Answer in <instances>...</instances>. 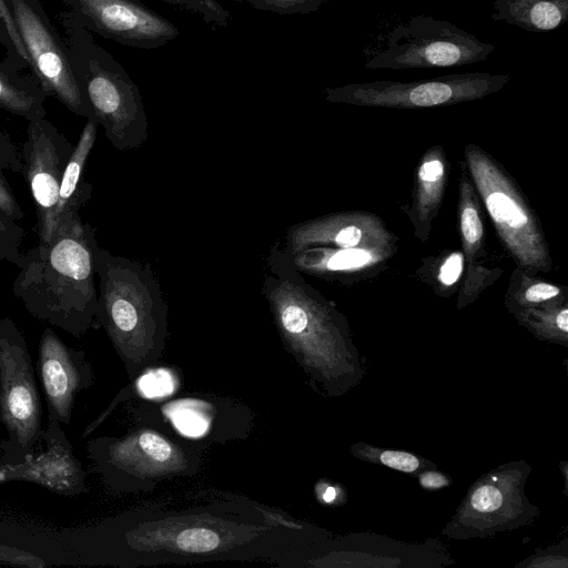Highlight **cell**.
<instances>
[{
	"label": "cell",
	"instance_id": "6da1fadb",
	"mask_svg": "<svg viewBox=\"0 0 568 568\" xmlns=\"http://www.w3.org/2000/svg\"><path fill=\"white\" fill-rule=\"evenodd\" d=\"M262 294L288 351L325 396H342L366 375L346 316L273 247Z\"/></svg>",
	"mask_w": 568,
	"mask_h": 568
},
{
	"label": "cell",
	"instance_id": "7a4b0ae2",
	"mask_svg": "<svg viewBox=\"0 0 568 568\" xmlns=\"http://www.w3.org/2000/svg\"><path fill=\"white\" fill-rule=\"evenodd\" d=\"M95 227L80 212L62 217L47 243L21 253L13 295L36 318L79 338L97 324Z\"/></svg>",
	"mask_w": 568,
	"mask_h": 568
},
{
	"label": "cell",
	"instance_id": "3957f363",
	"mask_svg": "<svg viewBox=\"0 0 568 568\" xmlns=\"http://www.w3.org/2000/svg\"><path fill=\"white\" fill-rule=\"evenodd\" d=\"M97 276V323L133 377L156 362L164 349L168 313L159 282L150 264L101 247Z\"/></svg>",
	"mask_w": 568,
	"mask_h": 568
},
{
	"label": "cell",
	"instance_id": "277c9868",
	"mask_svg": "<svg viewBox=\"0 0 568 568\" xmlns=\"http://www.w3.org/2000/svg\"><path fill=\"white\" fill-rule=\"evenodd\" d=\"M63 26L73 74L105 138L120 151L140 148L148 138V120L135 88L69 12Z\"/></svg>",
	"mask_w": 568,
	"mask_h": 568
},
{
	"label": "cell",
	"instance_id": "5b68a950",
	"mask_svg": "<svg viewBox=\"0 0 568 568\" xmlns=\"http://www.w3.org/2000/svg\"><path fill=\"white\" fill-rule=\"evenodd\" d=\"M464 154L468 175L516 266L531 275L550 272L552 258L540 222L516 181L480 146L469 143Z\"/></svg>",
	"mask_w": 568,
	"mask_h": 568
},
{
	"label": "cell",
	"instance_id": "8992f818",
	"mask_svg": "<svg viewBox=\"0 0 568 568\" xmlns=\"http://www.w3.org/2000/svg\"><path fill=\"white\" fill-rule=\"evenodd\" d=\"M530 473L526 460H513L483 474L470 485L442 535L468 540L531 526L540 508L525 491Z\"/></svg>",
	"mask_w": 568,
	"mask_h": 568
},
{
	"label": "cell",
	"instance_id": "52a82bcc",
	"mask_svg": "<svg viewBox=\"0 0 568 568\" xmlns=\"http://www.w3.org/2000/svg\"><path fill=\"white\" fill-rule=\"evenodd\" d=\"M0 445L10 464L34 453L41 440V404L27 339L11 317L0 320Z\"/></svg>",
	"mask_w": 568,
	"mask_h": 568
},
{
	"label": "cell",
	"instance_id": "ba28073f",
	"mask_svg": "<svg viewBox=\"0 0 568 568\" xmlns=\"http://www.w3.org/2000/svg\"><path fill=\"white\" fill-rule=\"evenodd\" d=\"M495 47L446 21L417 16L397 26L381 50L366 60V69H430L473 64L486 60Z\"/></svg>",
	"mask_w": 568,
	"mask_h": 568
},
{
	"label": "cell",
	"instance_id": "9c48e42d",
	"mask_svg": "<svg viewBox=\"0 0 568 568\" xmlns=\"http://www.w3.org/2000/svg\"><path fill=\"white\" fill-rule=\"evenodd\" d=\"M506 74L473 72L415 81H372L327 89L326 100L357 106L420 109L484 99L500 91Z\"/></svg>",
	"mask_w": 568,
	"mask_h": 568
},
{
	"label": "cell",
	"instance_id": "30bf717a",
	"mask_svg": "<svg viewBox=\"0 0 568 568\" xmlns=\"http://www.w3.org/2000/svg\"><path fill=\"white\" fill-rule=\"evenodd\" d=\"M36 78L48 97H55L70 112L94 119L79 85L65 44L39 0H6ZM95 120V119H94Z\"/></svg>",
	"mask_w": 568,
	"mask_h": 568
},
{
	"label": "cell",
	"instance_id": "8fae6325",
	"mask_svg": "<svg viewBox=\"0 0 568 568\" xmlns=\"http://www.w3.org/2000/svg\"><path fill=\"white\" fill-rule=\"evenodd\" d=\"M74 145L45 118L31 121L21 146L22 173L36 207L38 243L53 235L52 216Z\"/></svg>",
	"mask_w": 568,
	"mask_h": 568
},
{
	"label": "cell",
	"instance_id": "7c38bea8",
	"mask_svg": "<svg viewBox=\"0 0 568 568\" xmlns=\"http://www.w3.org/2000/svg\"><path fill=\"white\" fill-rule=\"evenodd\" d=\"M88 450L106 478L119 473L139 479L162 478L189 469L183 452L153 430H140L121 439H95Z\"/></svg>",
	"mask_w": 568,
	"mask_h": 568
},
{
	"label": "cell",
	"instance_id": "4fadbf2b",
	"mask_svg": "<svg viewBox=\"0 0 568 568\" xmlns=\"http://www.w3.org/2000/svg\"><path fill=\"white\" fill-rule=\"evenodd\" d=\"M285 253L294 254L316 246L338 248H379L396 252L398 236L384 220L365 211L336 212L290 226L285 233Z\"/></svg>",
	"mask_w": 568,
	"mask_h": 568
},
{
	"label": "cell",
	"instance_id": "5bb4252c",
	"mask_svg": "<svg viewBox=\"0 0 568 568\" xmlns=\"http://www.w3.org/2000/svg\"><path fill=\"white\" fill-rule=\"evenodd\" d=\"M38 373L48 406V416L69 426L78 393L94 382L84 352L67 345L48 327L39 341Z\"/></svg>",
	"mask_w": 568,
	"mask_h": 568
},
{
	"label": "cell",
	"instance_id": "9a60e30c",
	"mask_svg": "<svg viewBox=\"0 0 568 568\" xmlns=\"http://www.w3.org/2000/svg\"><path fill=\"white\" fill-rule=\"evenodd\" d=\"M69 13L87 30L122 43L142 44L174 37L165 20L129 0H63Z\"/></svg>",
	"mask_w": 568,
	"mask_h": 568
},
{
	"label": "cell",
	"instance_id": "2e32d148",
	"mask_svg": "<svg viewBox=\"0 0 568 568\" xmlns=\"http://www.w3.org/2000/svg\"><path fill=\"white\" fill-rule=\"evenodd\" d=\"M45 449L10 464L8 480H23L71 497L88 491L85 471L55 417L48 416L41 437Z\"/></svg>",
	"mask_w": 568,
	"mask_h": 568
},
{
	"label": "cell",
	"instance_id": "e0dca14e",
	"mask_svg": "<svg viewBox=\"0 0 568 568\" xmlns=\"http://www.w3.org/2000/svg\"><path fill=\"white\" fill-rule=\"evenodd\" d=\"M395 253L379 248L327 246L310 247L294 254L284 252L288 262L302 274L344 284L379 273Z\"/></svg>",
	"mask_w": 568,
	"mask_h": 568
},
{
	"label": "cell",
	"instance_id": "ac0fdd59",
	"mask_svg": "<svg viewBox=\"0 0 568 568\" xmlns=\"http://www.w3.org/2000/svg\"><path fill=\"white\" fill-rule=\"evenodd\" d=\"M458 220L466 275L457 301L460 310L471 303L488 284V268L478 260L484 254L485 231L476 189L464 170L459 179Z\"/></svg>",
	"mask_w": 568,
	"mask_h": 568
},
{
	"label": "cell",
	"instance_id": "d6986e66",
	"mask_svg": "<svg viewBox=\"0 0 568 568\" xmlns=\"http://www.w3.org/2000/svg\"><path fill=\"white\" fill-rule=\"evenodd\" d=\"M448 162L440 145L429 148L415 171L412 204L407 212L415 237L429 240L433 222L442 207L447 184Z\"/></svg>",
	"mask_w": 568,
	"mask_h": 568
},
{
	"label": "cell",
	"instance_id": "ffe728a7",
	"mask_svg": "<svg viewBox=\"0 0 568 568\" xmlns=\"http://www.w3.org/2000/svg\"><path fill=\"white\" fill-rule=\"evenodd\" d=\"M98 125L94 119H87L64 169L52 216L53 233L64 215L80 212L82 206L91 199L92 185L84 180L83 175L97 140Z\"/></svg>",
	"mask_w": 568,
	"mask_h": 568
},
{
	"label": "cell",
	"instance_id": "44dd1931",
	"mask_svg": "<svg viewBox=\"0 0 568 568\" xmlns=\"http://www.w3.org/2000/svg\"><path fill=\"white\" fill-rule=\"evenodd\" d=\"M494 19L529 31H549L566 22L568 0H495Z\"/></svg>",
	"mask_w": 568,
	"mask_h": 568
},
{
	"label": "cell",
	"instance_id": "7402d4cb",
	"mask_svg": "<svg viewBox=\"0 0 568 568\" xmlns=\"http://www.w3.org/2000/svg\"><path fill=\"white\" fill-rule=\"evenodd\" d=\"M47 93L38 80L26 79L0 64V109L28 122L45 118Z\"/></svg>",
	"mask_w": 568,
	"mask_h": 568
},
{
	"label": "cell",
	"instance_id": "603a6c76",
	"mask_svg": "<svg viewBox=\"0 0 568 568\" xmlns=\"http://www.w3.org/2000/svg\"><path fill=\"white\" fill-rule=\"evenodd\" d=\"M537 339L568 347V298L511 314Z\"/></svg>",
	"mask_w": 568,
	"mask_h": 568
},
{
	"label": "cell",
	"instance_id": "cb8c5ba5",
	"mask_svg": "<svg viewBox=\"0 0 568 568\" xmlns=\"http://www.w3.org/2000/svg\"><path fill=\"white\" fill-rule=\"evenodd\" d=\"M568 298L564 286L531 275L519 267L514 270L507 292L505 307L510 314L518 311Z\"/></svg>",
	"mask_w": 568,
	"mask_h": 568
},
{
	"label": "cell",
	"instance_id": "d4e9b609",
	"mask_svg": "<svg viewBox=\"0 0 568 568\" xmlns=\"http://www.w3.org/2000/svg\"><path fill=\"white\" fill-rule=\"evenodd\" d=\"M351 454L359 460L381 465L414 477L425 469L437 468V465L432 460L412 452L378 447L364 442L353 444Z\"/></svg>",
	"mask_w": 568,
	"mask_h": 568
},
{
	"label": "cell",
	"instance_id": "484cf974",
	"mask_svg": "<svg viewBox=\"0 0 568 568\" xmlns=\"http://www.w3.org/2000/svg\"><path fill=\"white\" fill-rule=\"evenodd\" d=\"M6 172L22 173L21 148L0 128V210L19 221L23 219L24 213L6 178Z\"/></svg>",
	"mask_w": 568,
	"mask_h": 568
},
{
	"label": "cell",
	"instance_id": "4316f807",
	"mask_svg": "<svg viewBox=\"0 0 568 568\" xmlns=\"http://www.w3.org/2000/svg\"><path fill=\"white\" fill-rule=\"evenodd\" d=\"M225 532L206 524L185 525L173 536V549L185 554H205L225 545Z\"/></svg>",
	"mask_w": 568,
	"mask_h": 568
},
{
	"label": "cell",
	"instance_id": "83f0119b",
	"mask_svg": "<svg viewBox=\"0 0 568 568\" xmlns=\"http://www.w3.org/2000/svg\"><path fill=\"white\" fill-rule=\"evenodd\" d=\"M24 235V229L0 210V261L18 263Z\"/></svg>",
	"mask_w": 568,
	"mask_h": 568
},
{
	"label": "cell",
	"instance_id": "f1b7e54d",
	"mask_svg": "<svg viewBox=\"0 0 568 568\" xmlns=\"http://www.w3.org/2000/svg\"><path fill=\"white\" fill-rule=\"evenodd\" d=\"M139 390L149 398L164 397L173 393V375L163 368L152 369L138 378Z\"/></svg>",
	"mask_w": 568,
	"mask_h": 568
},
{
	"label": "cell",
	"instance_id": "f546056e",
	"mask_svg": "<svg viewBox=\"0 0 568 568\" xmlns=\"http://www.w3.org/2000/svg\"><path fill=\"white\" fill-rule=\"evenodd\" d=\"M465 268V257L463 252L454 251L445 255L439 261L437 273L435 275L436 284L439 288L448 290L454 287L460 280Z\"/></svg>",
	"mask_w": 568,
	"mask_h": 568
},
{
	"label": "cell",
	"instance_id": "4dcf8cb0",
	"mask_svg": "<svg viewBox=\"0 0 568 568\" xmlns=\"http://www.w3.org/2000/svg\"><path fill=\"white\" fill-rule=\"evenodd\" d=\"M516 566L526 568H567V541L565 540L560 545L538 551Z\"/></svg>",
	"mask_w": 568,
	"mask_h": 568
},
{
	"label": "cell",
	"instance_id": "1f68e13d",
	"mask_svg": "<svg viewBox=\"0 0 568 568\" xmlns=\"http://www.w3.org/2000/svg\"><path fill=\"white\" fill-rule=\"evenodd\" d=\"M174 425L187 436H200L207 429L206 418L195 409L178 406L171 413Z\"/></svg>",
	"mask_w": 568,
	"mask_h": 568
},
{
	"label": "cell",
	"instance_id": "d6a6232c",
	"mask_svg": "<svg viewBox=\"0 0 568 568\" xmlns=\"http://www.w3.org/2000/svg\"><path fill=\"white\" fill-rule=\"evenodd\" d=\"M0 562L29 568L47 567V562L42 558L29 551L4 545H0Z\"/></svg>",
	"mask_w": 568,
	"mask_h": 568
},
{
	"label": "cell",
	"instance_id": "836d02e7",
	"mask_svg": "<svg viewBox=\"0 0 568 568\" xmlns=\"http://www.w3.org/2000/svg\"><path fill=\"white\" fill-rule=\"evenodd\" d=\"M416 478L423 489L430 491L443 489L452 484V478L437 468L425 469L417 474Z\"/></svg>",
	"mask_w": 568,
	"mask_h": 568
},
{
	"label": "cell",
	"instance_id": "e575fe53",
	"mask_svg": "<svg viewBox=\"0 0 568 568\" xmlns=\"http://www.w3.org/2000/svg\"><path fill=\"white\" fill-rule=\"evenodd\" d=\"M339 497L338 487L334 485H326L321 493V498L325 504H335Z\"/></svg>",
	"mask_w": 568,
	"mask_h": 568
},
{
	"label": "cell",
	"instance_id": "d590c367",
	"mask_svg": "<svg viewBox=\"0 0 568 568\" xmlns=\"http://www.w3.org/2000/svg\"><path fill=\"white\" fill-rule=\"evenodd\" d=\"M10 463L0 457V484L8 481V470Z\"/></svg>",
	"mask_w": 568,
	"mask_h": 568
}]
</instances>
